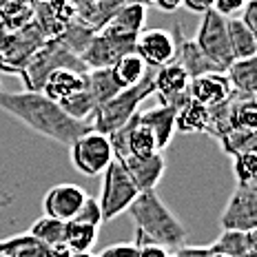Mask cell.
Wrapping results in <instances>:
<instances>
[{"label":"cell","instance_id":"21","mask_svg":"<svg viewBox=\"0 0 257 257\" xmlns=\"http://www.w3.org/2000/svg\"><path fill=\"white\" fill-rule=\"evenodd\" d=\"M147 69L149 67L144 64V60L136 51L124 53V56H120L111 64V73H113V80L120 89L133 87L136 82H140V80L147 76Z\"/></svg>","mask_w":257,"mask_h":257},{"label":"cell","instance_id":"24","mask_svg":"<svg viewBox=\"0 0 257 257\" xmlns=\"http://www.w3.org/2000/svg\"><path fill=\"white\" fill-rule=\"evenodd\" d=\"M100 226L93 224H82V222H67V235H64V244L71 253H91L95 246Z\"/></svg>","mask_w":257,"mask_h":257},{"label":"cell","instance_id":"18","mask_svg":"<svg viewBox=\"0 0 257 257\" xmlns=\"http://www.w3.org/2000/svg\"><path fill=\"white\" fill-rule=\"evenodd\" d=\"M147 23V5L144 3H126L113 14V18L104 25V29L115 31V34L138 36Z\"/></svg>","mask_w":257,"mask_h":257},{"label":"cell","instance_id":"1","mask_svg":"<svg viewBox=\"0 0 257 257\" xmlns=\"http://www.w3.org/2000/svg\"><path fill=\"white\" fill-rule=\"evenodd\" d=\"M0 109L18 122H23L34 133L49 138L58 144H64V147H69L76 138L93 128L89 122L73 120L71 115H67L60 109V104L42 95L40 91L27 89L16 91V93L0 91Z\"/></svg>","mask_w":257,"mask_h":257},{"label":"cell","instance_id":"27","mask_svg":"<svg viewBox=\"0 0 257 257\" xmlns=\"http://www.w3.org/2000/svg\"><path fill=\"white\" fill-rule=\"evenodd\" d=\"M29 235L34 239H38L45 246H53V244H64V235H67V222L60 219H53L42 215L40 219H36L34 226L29 228Z\"/></svg>","mask_w":257,"mask_h":257},{"label":"cell","instance_id":"9","mask_svg":"<svg viewBox=\"0 0 257 257\" xmlns=\"http://www.w3.org/2000/svg\"><path fill=\"white\" fill-rule=\"evenodd\" d=\"M189 73L178 62H169L158 69L153 76V93L160 98V104L173 106L175 111L189 102Z\"/></svg>","mask_w":257,"mask_h":257},{"label":"cell","instance_id":"31","mask_svg":"<svg viewBox=\"0 0 257 257\" xmlns=\"http://www.w3.org/2000/svg\"><path fill=\"white\" fill-rule=\"evenodd\" d=\"M233 175L237 184H257V153H239L233 155Z\"/></svg>","mask_w":257,"mask_h":257},{"label":"cell","instance_id":"22","mask_svg":"<svg viewBox=\"0 0 257 257\" xmlns=\"http://www.w3.org/2000/svg\"><path fill=\"white\" fill-rule=\"evenodd\" d=\"M87 91L93 98L95 106L104 104L109 98L120 91V87L115 84L113 80V73H111V67H104V69H87Z\"/></svg>","mask_w":257,"mask_h":257},{"label":"cell","instance_id":"14","mask_svg":"<svg viewBox=\"0 0 257 257\" xmlns=\"http://www.w3.org/2000/svg\"><path fill=\"white\" fill-rule=\"evenodd\" d=\"M189 95L195 102L204 104L208 109V106L226 102L233 95V89L228 84L226 76H224V71H217V73H204V76L193 78L189 82Z\"/></svg>","mask_w":257,"mask_h":257},{"label":"cell","instance_id":"42","mask_svg":"<svg viewBox=\"0 0 257 257\" xmlns=\"http://www.w3.org/2000/svg\"><path fill=\"white\" fill-rule=\"evenodd\" d=\"M5 248H7V239H0V257H3Z\"/></svg>","mask_w":257,"mask_h":257},{"label":"cell","instance_id":"20","mask_svg":"<svg viewBox=\"0 0 257 257\" xmlns=\"http://www.w3.org/2000/svg\"><path fill=\"white\" fill-rule=\"evenodd\" d=\"M226 31H228V45H231L233 60L257 56V34H253L242 20L226 18Z\"/></svg>","mask_w":257,"mask_h":257},{"label":"cell","instance_id":"12","mask_svg":"<svg viewBox=\"0 0 257 257\" xmlns=\"http://www.w3.org/2000/svg\"><path fill=\"white\" fill-rule=\"evenodd\" d=\"M124 167L126 175L131 178V182L136 184L138 191H155L158 182L162 180L167 162H164L162 153H151V155H126L120 160Z\"/></svg>","mask_w":257,"mask_h":257},{"label":"cell","instance_id":"26","mask_svg":"<svg viewBox=\"0 0 257 257\" xmlns=\"http://www.w3.org/2000/svg\"><path fill=\"white\" fill-rule=\"evenodd\" d=\"M217 140L222 151L231 158L239 153L257 151V131H253V128H231L224 136H219Z\"/></svg>","mask_w":257,"mask_h":257},{"label":"cell","instance_id":"39","mask_svg":"<svg viewBox=\"0 0 257 257\" xmlns=\"http://www.w3.org/2000/svg\"><path fill=\"white\" fill-rule=\"evenodd\" d=\"M45 257H71V250L67 248V244H53L47 246Z\"/></svg>","mask_w":257,"mask_h":257},{"label":"cell","instance_id":"41","mask_svg":"<svg viewBox=\"0 0 257 257\" xmlns=\"http://www.w3.org/2000/svg\"><path fill=\"white\" fill-rule=\"evenodd\" d=\"M239 257H257V248H253V250H246L244 255H239Z\"/></svg>","mask_w":257,"mask_h":257},{"label":"cell","instance_id":"36","mask_svg":"<svg viewBox=\"0 0 257 257\" xmlns=\"http://www.w3.org/2000/svg\"><path fill=\"white\" fill-rule=\"evenodd\" d=\"M173 257H208L211 255V248L208 246H186L182 244L175 250H171Z\"/></svg>","mask_w":257,"mask_h":257},{"label":"cell","instance_id":"17","mask_svg":"<svg viewBox=\"0 0 257 257\" xmlns=\"http://www.w3.org/2000/svg\"><path fill=\"white\" fill-rule=\"evenodd\" d=\"M224 76H226L228 84H231L233 93L255 98V93H257V56L233 60L224 69Z\"/></svg>","mask_w":257,"mask_h":257},{"label":"cell","instance_id":"32","mask_svg":"<svg viewBox=\"0 0 257 257\" xmlns=\"http://www.w3.org/2000/svg\"><path fill=\"white\" fill-rule=\"evenodd\" d=\"M73 222H82V224H93V226H100L104 219H102V211H100V204H98V197L87 195V200L82 202V206H80V211L76 213Z\"/></svg>","mask_w":257,"mask_h":257},{"label":"cell","instance_id":"35","mask_svg":"<svg viewBox=\"0 0 257 257\" xmlns=\"http://www.w3.org/2000/svg\"><path fill=\"white\" fill-rule=\"evenodd\" d=\"M242 23L248 27L253 34H257V0H248V3L244 5V9H242V14L237 16Z\"/></svg>","mask_w":257,"mask_h":257},{"label":"cell","instance_id":"23","mask_svg":"<svg viewBox=\"0 0 257 257\" xmlns=\"http://www.w3.org/2000/svg\"><path fill=\"white\" fill-rule=\"evenodd\" d=\"M206 122H208V109L204 104L195 102L193 98H189V102L182 109H178V113H175V131L202 133L206 131Z\"/></svg>","mask_w":257,"mask_h":257},{"label":"cell","instance_id":"28","mask_svg":"<svg viewBox=\"0 0 257 257\" xmlns=\"http://www.w3.org/2000/svg\"><path fill=\"white\" fill-rule=\"evenodd\" d=\"M151 153H158L155 138L147 126L138 122V115H136V122H133L126 133V155H151Z\"/></svg>","mask_w":257,"mask_h":257},{"label":"cell","instance_id":"38","mask_svg":"<svg viewBox=\"0 0 257 257\" xmlns=\"http://www.w3.org/2000/svg\"><path fill=\"white\" fill-rule=\"evenodd\" d=\"M182 7H186L193 14H204L213 9V0H182Z\"/></svg>","mask_w":257,"mask_h":257},{"label":"cell","instance_id":"2","mask_svg":"<svg viewBox=\"0 0 257 257\" xmlns=\"http://www.w3.org/2000/svg\"><path fill=\"white\" fill-rule=\"evenodd\" d=\"M128 215L136 224V244H158L169 250L186 244V226L178 219L158 191H142L128 206Z\"/></svg>","mask_w":257,"mask_h":257},{"label":"cell","instance_id":"8","mask_svg":"<svg viewBox=\"0 0 257 257\" xmlns=\"http://www.w3.org/2000/svg\"><path fill=\"white\" fill-rule=\"evenodd\" d=\"M222 231H257V184H237L219 213Z\"/></svg>","mask_w":257,"mask_h":257},{"label":"cell","instance_id":"3","mask_svg":"<svg viewBox=\"0 0 257 257\" xmlns=\"http://www.w3.org/2000/svg\"><path fill=\"white\" fill-rule=\"evenodd\" d=\"M151 93H153V76L147 73L140 82H136L133 87L120 89L113 98H109L104 104H100L93 113V124L91 126L95 131L104 133V136H111L140 111V104Z\"/></svg>","mask_w":257,"mask_h":257},{"label":"cell","instance_id":"30","mask_svg":"<svg viewBox=\"0 0 257 257\" xmlns=\"http://www.w3.org/2000/svg\"><path fill=\"white\" fill-rule=\"evenodd\" d=\"M58 104H60V109L67 115H71L73 120H82V122H87L89 115H93L95 109H98L93 98H91V93L87 91V84H84V89L78 91L76 95H71V98L62 100V102H58Z\"/></svg>","mask_w":257,"mask_h":257},{"label":"cell","instance_id":"33","mask_svg":"<svg viewBox=\"0 0 257 257\" xmlns=\"http://www.w3.org/2000/svg\"><path fill=\"white\" fill-rule=\"evenodd\" d=\"M138 255H140V246L136 242H120L106 246L95 257H138Z\"/></svg>","mask_w":257,"mask_h":257},{"label":"cell","instance_id":"16","mask_svg":"<svg viewBox=\"0 0 257 257\" xmlns=\"http://www.w3.org/2000/svg\"><path fill=\"white\" fill-rule=\"evenodd\" d=\"M175 113L178 111L167 104L153 106V109H147V111H138V122L153 133L158 151H164L171 144V140H173V136L178 133L175 131Z\"/></svg>","mask_w":257,"mask_h":257},{"label":"cell","instance_id":"7","mask_svg":"<svg viewBox=\"0 0 257 257\" xmlns=\"http://www.w3.org/2000/svg\"><path fill=\"white\" fill-rule=\"evenodd\" d=\"M193 40H195V45L200 47L208 60L217 64L222 71L233 62L231 45H228V31H226V18L219 16L217 12H213V9L202 14L200 29H197V36Z\"/></svg>","mask_w":257,"mask_h":257},{"label":"cell","instance_id":"5","mask_svg":"<svg viewBox=\"0 0 257 257\" xmlns=\"http://www.w3.org/2000/svg\"><path fill=\"white\" fill-rule=\"evenodd\" d=\"M102 175H104L102 191H100L98 204H100V211H102V219L111 222V219H115L117 215L128 211V206L133 204V200L138 197L140 191L136 189V184L126 175L124 167H122V162L117 158L104 169Z\"/></svg>","mask_w":257,"mask_h":257},{"label":"cell","instance_id":"4","mask_svg":"<svg viewBox=\"0 0 257 257\" xmlns=\"http://www.w3.org/2000/svg\"><path fill=\"white\" fill-rule=\"evenodd\" d=\"M56 69H76V71H87V67L78 58V53H73L60 38L47 40L31 53V58L25 62V67L20 69L25 84L29 91H40L45 78Z\"/></svg>","mask_w":257,"mask_h":257},{"label":"cell","instance_id":"34","mask_svg":"<svg viewBox=\"0 0 257 257\" xmlns=\"http://www.w3.org/2000/svg\"><path fill=\"white\" fill-rule=\"evenodd\" d=\"M246 3L248 0H213V12H217L224 18H237Z\"/></svg>","mask_w":257,"mask_h":257},{"label":"cell","instance_id":"19","mask_svg":"<svg viewBox=\"0 0 257 257\" xmlns=\"http://www.w3.org/2000/svg\"><path fill=\"white\" fill-rule=\"evenodd\" d=\"M208 248H211V253L239 257L246 250L257 248V231H222Z\"/></svg>","mask_w":257,"mask_h":257},{"label":"cell","instance_id":"44","mask_svg":"<svg viewBox=\"0 0 257 257\" xmlns=\"http://www.w3.org/2000/svg\"><path fill=\"white\" fill-rule=\"evenodd\" d=\"M208 257H226V255H222V253H211Z\"/></svg>","mask_w":257,"mask_h":257},{"label":"cell","instance_id":"10","mask_svg":"<svg viewBox=\"0 0 257 257\" xmlns=\"http://www.w3.org/2000/svg\"><path fill=\"white\" fill-rule=\"evenodd\" d=\"M133 51L144 60L147 67H164L175 58V38L173 31L167 29H142L136 38Z\"/></svg>","mask_w":257,"mask_h":257},{"label":"cell","instance_id":"11","mask_svg":"<svg viewBox=\"0 0 257 257\" xmlns=\"http://www.w3.org/2000/svg\"><path fill=\"white\" fill-rule=\"evenodd\" d=\"M84 200H87V191L82 186L62 182V184L51 186L45 193V197H42V213L47 217L60 219V222H71Z\"/></svg>","mask_w":257,"mask_h":257},{"label":"cell","instance_id":"43","mask_svg":"<svg viewBox=\"0 0 257 257\" xmlns=\"http://www.w3.org/2000/svg\"><path fill=\"white\" fill-rule=\"evenodd\" d=\"M71 257H95V255H91V253H71Z\"/></svg>","mask_w":257,"mask_h":257},{"label":"cell","instance_id":"29","mask_svg":"<svg viewBox=\"0 0 257 257\" xmlns=\"http://www.w3.org/2000/svg\"><path fill=\"white\" fill-rule=\"evenodd\" d=\"M47 246L34 239L29 233H20L7 239V248L3 257H45Z\"/></svg>","mask_w":257,"mask_h":257},{"label":"cell","instance_id":"15","mask_svg":"<svg viewBox=\"0 0 257 257\" xmlns=\"http://www.w3.org/2000/svg\"><path fill=\"white\" fill-rule=\"evenodd\" d=\"M87 84V71H76V69H56L45 78L40 87V93L47 95L53 102H62V100L76 95L78 91L84 89Z\"/></svg>","mask_w":257,"mask_h":257},{"label":"cell","instance_id":"25","mask_svg":"<svg viewBox=\"0 0 257 257\" xmlns=\"http://www.w3.org/2000/svg\"><path fill=\"white\" fill-rule=\"evenodd\" d=\"M228 122H231V128H253V131H257V104H255V98L233 93L231 111H228Z\"/></svg>","mask_w":257,"mask_h":257},{"label":"cell","instance_id":"6","mask_svg":"<svg viewBox=\"0 0 257 257\" xmlns=\"http://www.w3.org/2000/svg\"><path fill=\"white\" fill-rule=\"evenodd\" d=\"M69 147H71L73 169L80 171L82 175H89V178H95V175L104 173V169L115 160L109 136L95 131V128L82 133V136L76 138Z\"/></svg>","mask_w":257,"mask_h":257},{"label":"cell","instance_id":"13","mask_svg":"<svg viewBox=\"0 0 257 257\" xmlns=\"http://www.w3.org/2000/svg\"><path fill=\"white\" fill-rule=\"evenodd\" d=\"M173 38H175V58H173V62H178L180 67L189 73L191 80L197 78V76H204V73L222 71L217 64H213L204 53H202V49L195 45V40H189V38L182 36L178 25L173 27Z\"/></svg>","mask_w":257,"mask_h":257},{"label":"cell","instance_id":"37","mask_svg":"<svg viewBox=\"0 0 257 257\" xmlns=\"http://www.w3.org/2000/svg\"><path fill=\"white\" fill-rule=\"evenodd\" d=\"M138 257H171V250L158 244H142Z\"/></svg>","mask_w":257,"mask_h":257},{"label":"cell","instance_id":"40","mask_svg":"<svg viewBox=\"0 0 257 257\" xmlns=\"http://www.w3.org/2000/svg\"><path fill=\"white\" fill-rule=\"evenodd\" d=\"M153 3H155V7H158V9H162V12H169V14L182 7V0H153Z\"/></svg>","mask_w":257,"mask_h":257}]
</instances>
